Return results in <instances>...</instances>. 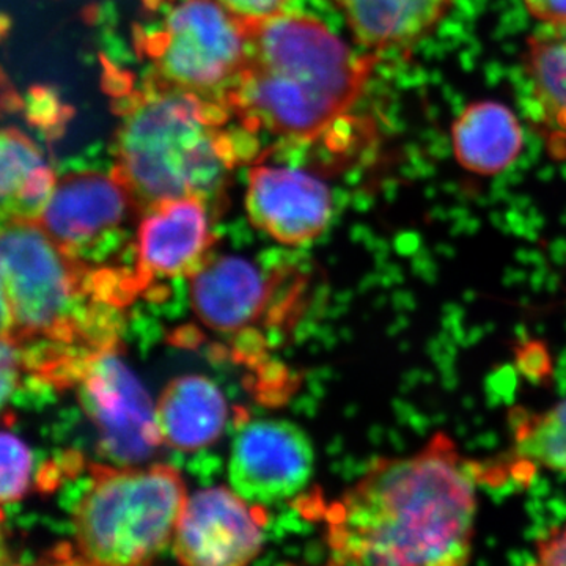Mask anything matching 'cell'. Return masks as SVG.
Returning <instances> with one entry per match:
<instances>
[{
    "instance_id": "6da1fadb",
    "label": "cell",
    "mask_w": 566,
    "mask_h": 566,
    "mask_svg": "<svg viewBox=\"0 0 566 566\" xmlns=\"http://www.w3.org/2000/svg\"><path fill=\"white\" fill-rule=\"evenodd\" d=\"M482 479V468L446 433H436L411 455L378 458L327 512L331 562L469 564Z\"/></svg>"
},
{
    "instance_id": "30bf717a",
    "label": "cell",
    "mask_w": 566,
    "mask_h": 566,
    "mask_svg": "<svg viewBox=\"0 0 566 566\" xmlns=\"http://www.w3.org/2000/svg\"><path fill=\"white\" fill-rule=\"evenodd\" d=\"M245 210L253 227L286 245L312 243L333 212L329 188L292 167L255 166L249 172Z\"/></svg>"
},
{
    "instance_id": "5b68a950",
    "label": "cell",
    "mask_w": 566,
    "mask_h": 566,
    "mask_svg": "<svg viewBox=\"0 0 566 566\" xmlns=\"http://www.w3.org/2000/svg\"><path fill=\"white\" fill-rule=\"evenodd\" d=\"M186 499L182 476L170 465L96 468L74 510L77 560L150 564L172 546Z\"/></svg>"
},
{
    "instance_id": "603a6c76",
    "label": "cell",
    "mask_w": 566,
    "mask_h": 566,
    "mask_svg": "<svg viewBox=\"0 0 566 566\" xmlns=\"http://www.w3.org/2000/svg\"><path fill=\"white\" fill-rule=\"evenodd\" d=\"M532 17L545 24L566 20V0H523Z\"/></svg>"
},
{
    "instance_id": "44dd1931",
    "label": "cell",
    "mask_w": 566,
    "mask_h": 566,
    "mask_svg": "<svg viewBox=\"0 0 566 566\" xmlns=\"http://www.w3.org/2000/svg\"><path fill=\"white\" fill-rule=\"evenodd\" d=\"M218 2L238 21L249 25L282 13L289 0H218Z\"/></svg>"
},
{
    "instance_id": "e0dca14e",
    "label": "cell",
    "mask_w": 566,
    "mask_h": 566,
    "mask_svg": "<svg viewBox=\"0 0 566 566\" xmlns=\"http://www.w3.org/2000/svg\"><path fill=\"white\" fill-rule=\"evenodd\" d=\"M0 144L3 221H40L57 178L39 145L20 129H3Z\"/></svg>"
},
{
    "instance_id": "5bb4252c",
    "label": "cell",
    "mask_w": 566,
    "mask_h": 566,
    "mask_svg": "<svg viewBox=\"0 0 566 566\" xmlns=\"http://www.w3.org/2000/svg\"><path fill=\"white\" fill-rule=\"evenodd\" d=\"M229 420V403L211 379L189 375L174 379L156 401V423L164 446L197 452L218 441Z\"/></svg>"
},
{
    "instance_id": "ac0fdd59",
    "label": "cell",
    "mask_w": 566,
    "mask_h": 566,
    "mask_svg": "<svg viewBox=\"0 0 566 566\" xmlns=\"http://www.w3.org/2000/svg\"><path fill=\"white\" fill-rule=\"evenodd\" d=\"M526 69L554 151H566V20L528 36Z\"/></svg>"
},
{
    "instance_id": "8fae6325",
    "label": "cell",
    "mask_w": 566,
    "mask_h": 566,
    "mask_svg": "<svg viewBox=\"0 0 566 566\" xmlns=\"http://www.w3.org/2000/svg\"><path fill=\"white\" fill-rule=\"evenodd\" d=\"M136 210L132 192L114 174L76 172L55 182L40 223L66 252L84 248L114 232Z\"/></svg>"
},
{
    "instance_id": "9c48e42d",
    "label": "cell",
    "mask_w": 566,
    "mask_h": 566,
    "mask_svg": "<svg viewBox=\"0 0 566 566\" xmlns=\"http://www.w3.org/2000/svg\"><path fill=\"white\" fill-rule=\"evenodd\" d=\"M255 506L232 486L188 495L175 531V557L192 566L251 564L262 553L264 539Z\"/></svg>"
},
{
    "instance_id": "277c9868",
    "label": "cell",
    "mask_w": 566,
    "mask_h": 566,
    "mask_svg": "<svg viewBox=\"0 0 566 566\" xmlns=\"http://www.w3.org/2000/svg\"><path fill=\"white\" fill-rule=\"evenodd\" d=\"M227 111L153 81L134 96L115 134L112 174L132 192L137 211L185 197L218 202L237 161L222 129Z\"/></svg>"
},
{
    "instance_id": "8992f818",
    "label": "cell",
    "mask_w": 566,
    "mask_h": 566,
    "mask_svg": "<svg viewBox=\"0 0 566 566\" xmlns=\"http://www.w3.org/2000/svg\"><path fill=\"white\" fill-rule=\"evenodd\" d=\"M245 52V25L218 0H182L148 43L151 81L223 104Z\"/></svg>"
},
{
    "instance_id": "ffe728a7",
    "label": "cell",
    "mask_w": 566,
    "mask_h": 566,
    "mask_svg": "<svg viewBox=\"0 0 566 566\" xmlns=\"http://www.w3.org/2000/svg\"><path fill=\"white\" fill-rule=\"evenodd\" d=\"M2 474H0V497L2 504L9 505L21 501L29 485L32 471V455L18 436L2 433Z\"/></svg>"
},
{
    "instance_id": "7c38bea8",
    "label": "cell",
    "mask_w": 566,
    "mask_h": 566,
    "mask_svg": "<svg viewBox=\"0 0 566 566\" xmlns=\"http://www.w3.org/2000/svg\"><path fill=\"white\" fill-rule=\"evenodd\" d=\"M212 210L199 197L169 200L142 214L137 230V283L191 277L210 256Z\"/></svg>"
},
{
    "instance_id": "2e32d148",
    "label": "cell",
    "mask_w": 566,
    "mask_h": 566,
    "mask_svg": "<svg viewBox=\"0 0 566 566\" xmlns=\"http://www.w3.org/2000/svg\"><path fill=\"white\" fill-rule=\"evenodd\" d=\"M523 129L504 104H469L453 122L452 145L457 161L465 170L493 177L513 166L523 150Z\"/></svg>"
},
{
    "instance_id": "7a4b0ae2",
    "label": "cell",
    "mask_w": 566,
    "mask_h": 566,
    "mask_svg": "<svg viewBox=\"0 0 566 566\" xmlns=\"http://www.w3.org/2000/svg\"><path fill=\"white\" fill-rule=\"evenodd\" d=\"M0 273L2 337L17 345L22 365L66 385L115 349L114 282L93 274L39 221L2 222Z\"/></svg>"
},
{
    "instance_id": "52a82bcc",
    "label": "cell",
    "mask_w": 566,
    "mask_h": 566,
    "mask_svg": "<svg viewBox=\"0 0 566 566\" xmlns=\"http://www.w3.org/2000/svg\"><path fill=\"white\" fill-rule=\"evenodd\" d=\"M80 401L98 430L104 455L120 465L139 464L161 442L156 405L115 349L93 359L80 381Z\"/></svg>"
},
{
    "instance_id": "d6986e66",
    "label": "cell",
    "mask_w": 566,
    "mask_h": 566,
    "mask_svg": "<svg viewBox=\"0 0 566 566\" xmlns=\"http://www.w3.org/2000/svg\"><path fill=\"white\" fill-rule=\"evenodd\" d=\"M512 420L516 461L566 475V398L542 412L516 411Z\"/></svg>"
},
{
    "instance_id": "ba28073f",
    "label": "cell",
    "mask_w": 566,
    "mask_h": 566,
    "mask_svg": "<svg viewBox=\"0 0 566 566\" xmlns=\"http://www.w3.org/2000/svg\"><path fill=\"white\" fill-rule=\"evenodd\" d=\"M308 436L286 420L245 423L230 455V486L252 505H274L300 494L314 474Z\"/></svg>"
},
{
    "instance_id": "4fadbf2b",
    "label": "cell",
    "mask_w": 566,
    "mask_h": 566,
    "mask_svg": "<svg viewBox=\"0 0 566 566\" xmlns=\"http://www.w3.org/2000/svg\"><path fill=\"white\" fill-rule=\"evenodd\" d=\"M193 312L218 333H240L259 322L271 296L266 275L243 256H208L191 275Z\"/></svg>"
},
{
    "instance_id": "3957f363",
    "label": "cell",
    "mask_w": 566,
    "mask_h": 566,
    "mask_svg": "<svg viewBox=\"0 0 566 566\" xmlns=\"http://www.w3.org/2000/svg\"><path fill=\"white\" fill-rule=\"evenodd\" d=\"M245 33L244 66L223 104L245 126L282 139L307 142L326 133L352 111L378 62L305 14L282 11L245 25Z\"/></svg>"
},
{
    "instance_id": "9a60e30c",
    "label": "cell",
    "mask_w": 566,
    "mask_h": 566,
    "mask_svg": "<svg viewBox=\"0 0 566 566\" xmlns=\"http://www.w3.org/2000/svg\"><path fill=\"white\" fill-rule=\"evenodd\" d=\"M371 51L408 50L441 22L452 0H331Z\"/></svg>"
},
{
    "instance_id": "7402d4cb",
    "label": "cell",
    "mask_w": 566,
    "mask_h": 566,
    "mask_svg": "<svg viewBox=\"0 0 566 566\" xmlns=\"http://www.w3.org/2000/svg\"><path fill=\"white\" fill-rule=\"evenodd\" d=\"M536 564L566 566V523L551 528L535 543Z\"/></svg>"
}]
</instances>
